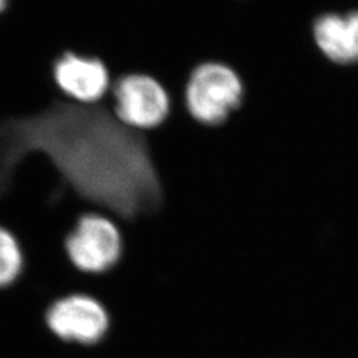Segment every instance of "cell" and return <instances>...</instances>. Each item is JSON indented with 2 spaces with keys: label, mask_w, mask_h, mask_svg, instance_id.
Instances as JSON below:
<instances>
[{
  "label": "cell",
  "mask_w": 358,
  "mask_h": 358,
  "mask_svg": "<svg viewBox=\"0 0 358 358\" xmlns=\"http://www.w3.org/2000/svg\"><path fill=\"white\" fill-rule=\"evenodd\" d=\"M43 153L81 198L124 219L155 211L162 186L141 134L99 108L55 103L0 125V192L16 165Z\"/></svg>",
  "instance_id": "6da1fadb"
},
{
  "label": "cell",
  "mask_w": 358,
  "mask_h": 358,
  "mask_svg": "<svg viewBox=\"0 0 358 358\" xmlns=\"http://www.w3.org/2000/svg\"><path fill=\"white\" fill-rule=\"evenodd\" d=\"M243 97L238 75L226 65L207 63L192 72L186 90V103L192 117L206 125L223 122Z\"/></svg>",
  "instance_id": "7a4b0ae2"
},
{
  "label": "cell",
  "mask_w": 358,
  "mask_h": 358,
  "mask_svg": "<svg viewBox=\"0 0 358 358\" xmlns=\"http://www.w3.org/2000/svg\"><path fill=\"white\" fill-rule=\"evenodd\" d=\"M65 251L76 268L103 273L113 268L122 255V238L108 217L88 214L80 217L65 239Z\"/></svg>",
  "instance_id": "3957f363"
},
{
  "label": "cell",
  "mask_w": 358,
  "mask_h": 358,
  "mask_svg": "<svg viewBox=\"0 0 358 358\" xmlns=\"http://www.w3.org/2000/svg\"><path fill=\"white\" fill-rule=\"evenodd\" d=\"M45 321L51 332L68 343L93 345L109 329V315L103 304L87 294H69L48 308Z\"/></svg>",
  "instance_id": "277c9868"
},
{
  "label": "cell",
  "mask_w": 358,
  "mask_h": 358,
  "mask_svg": "<svg viewBox=\"0 0 358 358\" xmlns=\"http://www.w3.org/2000/svg\"><path fill=\"white\" fill-rule=\"evenodd\" d=\"M117 118L133 129H152L169 115V97L152 77L131 75L118 80L115 88Z\"/></svg>",
  "instance_id": "5b68a950"
},
{
  "label": "cell",
  "mask_w": 358,
  "mask_h": 358,
  "mask_svg": "<svg viewBox=\"0 0 358 358\" xmlns=\"http://www.w3.org/2000/svg\"><path fill=\"white\" fill-rule=\"evenodd\" d=\"M53 76L65 94L83 103L100 100L109 85L108 71L100 60L76 53L63 55L53 66Z\"/></svg>",
  "instance_id": "8992f818"
},
{
  "label": "cell",
  "mask_w": 358,
  "mask_h": 358,
  "mask_svg": "<svg viewBox=\"0 0 358 358\" xmlns=\"http://www.w3.org/2000/svg\"><path fill=\"white\" fill-rule=\"evenodd\" d=\"M315 38L333 62L358 63V13L321 16L315 24Z\"/></svg>",
  "instance_id": "52a82bcc"
},
{
  "label": "cell",
  "mask_w": 358,
  "mask_h": 358,
  "mask_svg": "<svg viewBox=\"0 0 358 358\" xmlns=\"http://www.w3.org/2000/svg\"><path fill=\"white\" fill-rule=\"evenodd\" d=\"M23 271V252L13 234L0 227V288L17 280Z\"/></svg>",
  "instance_id": "ba28073f"
},
{
  "label": "cell",
  "mask_w": 358,
  "mask_h": 358,
  "mask_svg": "<svg viewBox=\"0 0 358 358\" xmlns=\"http://www.w3.org/2000/svg\"><path fill=\"white\" fill-rule=\"evenodd\" d=\"M6 6H7V0H0V13L6 8Z\"/></svg>",
  "instance_id": "9c48e42d"
}]
</instances>
